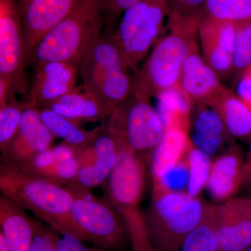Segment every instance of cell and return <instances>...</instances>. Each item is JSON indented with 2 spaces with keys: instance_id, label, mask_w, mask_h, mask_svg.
Wrapping results in <instances>:
<instances>
[{
  "instance_id": "1",
  "label": "cell",
  "mask_w": 251,
  "mask_h": 251,
  "mask_svg": "<svg viewBox=\"0 0 251 251\" xmlns=\"http://www.w3.org/2000/svg\"><path fill=\"white\" fill-rule=\"evenodd\" d=\"M170 33L160 38L140 69L133 73L132 94L150 99L177 88L185 59L197 45L200 17L171 14Z\"/></svg>"
},
{
  "instance_id": "2",
  "label": "cell",
  "mask_w": 251,
  "mask_h": 251,
  "mask_svg": "<svg viewBox=\"0 0 251 251\" xmlns=\"http://www.w3.org/2000/svg\"><path fill=\"white\" fill-rule=\"evenodd\" d=\"M0 191L57 233L75 236L70 217L74 194L69 186L1 163Z\"/></svg>"
},
{
  "instance_id": "3",
  "label": "cell",
  "mask_w": 251,
  "mask_h": 251,
  "mask_svg": "<svg viewBox=\"0 0 251 251\" xmlns=\"http://www.w3.org/2000/svg\"><path fill=\"white\" fill-rule=\"evenodd\" d=\"M104 9L102 0H77L70 14L40 41L29 64L64 62L80 67L91 48L101 36Z\"/></svg>"
},
{
  "instance_id": "4",
  "label": "cell",
  "mask_w": 251,
  "mask_h": 251,
  "mask_svg": "<svg viewBox=\"0 0 251 251\" xmlns=\"http://www.w3.org/2000/svg\"><path fill=\"white\" fill-rule=\"evenodd\" d=\"M204 208L198 197L153 179L151 204L143 213L153 251H179L185 237L201 222Z\"/></svg>"
},
{
  "instance_id": "5",
  "label": "cell",
  "mask_w": 251,
  "mask_h": 251,
  "mask_svg": "<svg viewBox=\"0 0 251 251\" xmlns=\"http://www.w3.org/2000/svg\"><path fill=\"white\" fill-rule=\"evenodd\" d=\"M79 69L86 90L112 108L121 105L132 94L130 69L113 31L100 36L86 54Z\"/></svg>"
},
{
  "instance_id": "6",
  "label": "cell",
  "mask_w": 251,
  "mask_h": 251,
  "mask_svg": "<svg viewBox=\"0 0 251 251\" xmlns=\"http://www.w3.org/2000/svg\"><path fill=\"white\" fill-rule=\"evenodd\" d=\"M68 186L74 194L70 217L75 236L99 249H121L129 240V232L115 206L105 197H97L90 189L77 183Z\"/></svg>"
},
{
  "instance_id": "7",
  "label": "cell",
  "mask_w": 251,
  "mask_h": 251,
  "mask_svg": "<svg viewBox=\"0 0 251 251\" xmlns=\"http://www.w3.org/2000/svg\"><path fill=\"white\" fill-rule=\"evenodd\" d=\"M105 127L120 151L140 156L155 150L165 133L161 117L150 99L133 94L113 110Z\"/></svg>"
},
{
  "instance_id": "8",
  "label": "cell",
  "mask_w": 251,
  "mask_h": 251,
  "mask_svg": "<svg viewBox=\"0 0 251 251\" xmlns=\"http://www.w3.org/2000/svg\"><path fill=\"white\" fill-rule=\"evenodd\" d=\"M168 14V0H141L122 14L113 34L125 62L133 73L159 40Z\"/></svg>"
},
{
  "instance_id": "9",
  "label": "cell",
  "mask_w": 251,
  "mask_h": 251,
  "mask_svg": "<svg viewBox=\"0 0 251 251\" xmlns=\"http://www.w3.org/2000/svg\"><path fill=\"white\" fill-rule=\"evenodd\" d=\"M28 64L22 16L18 0H0V80L7 86L10 97H27Z\"/></svg>"
},
{
  "instance_id": "10",
  "label": "cell",
  "mask_w": 251,
  "mask_h": 251,
  "mask_svg": "<svg viewBox=\"0 0 251 251\" xmlns=\"http://www.w3.org/2000/svg\"><path fill=\"white\" fill-rule=\"evenodd\" d=\"M55 137L41 120L40 110L29 104L23 110L18 133L3 152V163L22 168L39 153L52 148Z\"/></svg>"
},
{
  "instance_id": "11",
  "label": "cell",
  "mask_w": 251,
  "mask_h": 251,
  "mask_svg": "<svg viewBox=\"0 0 251 251\" xmlns=\"http://www.w3.org/2000/svg\"><path fill=\"white\" fill-rule=\"evenodd\" d=\"M33 68L34 77L26 99L31 106L46 108L76 88L79 68L74 64L53 61Z\"/></svg>"
},
{
  "instance_id": "12",
  "label": "cell",
  "mask_w": 251,
  "mask_h": 251,
  "mask_svg": "<svg viewBox=\"0 0 251 251\" xmlns=\"http://www.w3.org/2000/svg\"><path fill=\"white\" fill-rule=\"evenodd\" d=\"M219 251H243L251 246V196L232 198L215 206Z\"/></svg>"
},
{
  "instance_id": "13",
  "label": "cell",
  "mask_w": 251,
  "mask_h": 251,
  "mask_svg": "<svg viewBox=\"0 0 251 251\" xmlns=\"http://www.w3.org/2000/svg\"><path fill=\"white\" fill-rule=\"evenodd\" d=\"M198 36L205 62L219 78L228 77L232 73L236 25L208 17L202 12Z\"/></svg>"
},
{
  "instance_id": "14",
  "label": "cell",
  "mask_w": 251,
  "mask_h": 251,
  "mask_svg": "<svg viewBox=\"0 0 251 251\" xmlns=\"http://www.w3.org/2000/svg\"><path fill=\"white\" fill-rule=\"evenodd\" d=\"M77 1V0H31L21 14L28 63L37 44L52 28L70 14Z\"/></svg>"
},
{
  "instance_id": "15",
  "label": "cell",
  "mask_w": 251,
  "mask_h": 251,
  "mask_svg": "<svg viewBox=\"0 0 251 251\" xmlns=\"http://www.w3.org/2000/svg\"><path fill=\"white\" fill-rule=\"evenodd\" d=\"M219 75L200 54L198 45L185 59L177 88L191 103H209L224 88Z\"/></svg>"
},
{
  "instance_id": "16",
  "label": "cell",
  "mask_w": 251,
  "mask_h": 251,
  "mask_svg": "<svg viewBox=\"0 0 251 251\" xmlns=\"http://www.w3.org/2000/svg\"><path fill=\"white\" fill-rule=\"evenodd\" d=\"M0 236L10 251H29L34 236V219L3 194L0 196Z\"/></svg>"
},
{
  "instance_id": "17",
  "label": "cell",
  "mask_w": 251,
  "mask_h": 251,
  "mask_svg": "<svg viewBox=\"0 0 251 251\" xmlns=\"http://www.w3.org/2000/svg\"><path fill=\"white\" fill-rule=\"evenodd\" d=\"M94 158L90 164L81 166L75 181L89 189L102 186L108 179L120 158V150L115 139L105 128L92 145Z\"/></svg>"
},
{
  "instance_id": "18",
  "label": "cell",
  "mask_w": 251,
  "mask_h": 251,
  "mask_svg": "<svg viewBox=\"0 0 251 251\" xmlns=\"http://www.w3.org/2000/svg\"><path fill=\"white\" fill-rule=\"evenodd\" d=\"M50 104L46 108L81 125L108 118L115 109L100 101L83 85Z\"/></svg>"
},
{
  "instance_id": "19",
  "label": "cell",
  "mask_w": 251,
  "mask_h": 251,
  "mask_svg": "<svg viewBox=\"0 0 251 251\" xmlns=\"http://www.w3.org/2000/svg\"><path fill=\"white\" fill-rule=\"evenodd\" d=\"M191 105L196 109L193 120L190 122V140L194 148L211 156L224 144L227 129L218 112L209 104Z\"/></svg>"
},
{
  "instance_id": "20",
  "label": "cell",
  "mask_w": 251,
  "mask_h": 251,
  "mask_svg": "<svg viewBox=\"0 0 251 251\" xmlns=\"http://www.w3.org/2000/svg\"><path fill=\"white\" fill-rule=\"evenodd\" d=\"M244 159L237 153H229L212 163L206 188L217 201H226L243 186Z\"/></svg>"
},
{
  "instance_id": "21",
  "label": "cell",
  "mask_w": 251,
  "mask_h": 251,
  "mask_svg": "<svg viewBox=\"0 0 251 251\" xmlns=\"http://www.w3.org/2000/svg\"><path fill=\"white\" fill-rule=\"evenodd\" d=\"M193 145L187 132L178 128L165 130L161 143L155 149L152 161L153 179L163 180L188 156Z\"/></svg>"
},
{
  "instance_id": "22",
  "label": "cell",
  "mask_w": 251,
  "mask_h": 251,
  "mask_svg": "<svg viewBox=\"0 0 251 251\" xmlns=\"http://www.w3.org/2000/svg\"><path fill=\"white\" fill-rule=\"evenodd\" d=\"M227 133L237 138L251 135V110L232 91L224 87L211 103Z\"/></svg>"
},
{
  "instance_id": "23",
  "label": "cell",
  "mask_w": 251,
  "mask_h": 251,
  "mask_svg": "<svg viewBox=\"0 0 251 251\" xmlns=\"http://www.w3.org/2000/svg\"><path fill=\"white\" fill-rule=\"evenodd\" d=\"M41 120L55 138L64 140V143L82 151L93 144L94 140L105 128L97 127L93 130H87L79 124L58 115L50 109L39 108Z\"/></svg>"
},
{
  "instance_id": "24",
  "label": "cell",
  "mask_w": 251,
  "mask_h": 251,
  "mask_svg": "<svg viewBox=\"0 0 251 251\" xmlns=\"http://www.w3.org/2000/svg\"><path fill=\"white\" fill-rule=\"evenodd\" d=\"M215 206L205 204L199 223L185 237L179 251H219Z\"/></svg>"
},
{
  "instance_id": "25",
  "label": "cell",
  "mask_w": 251,
  "mask_h": 251,
  "mask_svg": "<svg viewBox=\"0 0 251 251\" xmlns=\"http://www.w3.org/2000/svg\"><path fill=\"white\" fill-rule=\"evenodd\" d=\"M203 14L238 25L251 21V0H206Z\"/></svg>"
},
{
  "instance_id": "26",
  "label": "cell",
  "mask_w": 251,
  "mask_h": 251,
  "mask_svg": "<svg viewBox=\"0 0 251 251\" xmlns=\"http://www.w3.org/2000/svg\"><path fill=\"white\" fill-rule=\"evenodd\" d=\"M210 155L192 147L187 156V192L192 197H198L206 188L210 175L211 166Z\"/></svg>"
},
{
  "instance_id": "27",
  "label": "cell",
  "mask_w": 251,
  "mask_h": 251,
  "mask_svg": "<svg viewBox=\"0 0 251 251\" xmlns=\"http://www.w3.org/2000/svg\"><path fill=\"white\" fill-rule=\"evenodd\" d=\"M27 101L21 102L11 97L4 107L0 108V150L3 152L16 136L19 128L23 110Z\"/></svg>"
},
{
  "instance_id": "28",
  "label": "cell",
  "mask_w": 251,
  "mask_h": 251,
  "mask_svg": "<svg viewBox=\"0 0 251 251\" xmlns=\"http://www.w3.org/2000/svg\"><path fill=\"white\" fill-rule=\"evenodd\" d=\"M251 64V21L236 25L232 73L240 76Z\"/></svg>"
},
{
  "instance_id": "29",
  "label": "cell",
  "mask_w": 251,
  "mask_h": 251,
  "mask_svg": "<svg viewBox=\"0 0 251 251\" xmlns=\"http://www.w3.org/2000/svg\"><path fill=\"white\" fill-rule=\"evenodd\" d=\"M52 148L39 153L21 169L47 179H55V158ZM59 183V182H58Z\"/></svg>"
},
{
  "instance_id": "30",
  "label": "cell",
  "mask_w": 251,
  "mask_h": 251,
  "mask_svg": "<svg viewBox=\"0 0 251 251\" xmlns=\"http://www.w3.org/2000/svg\"><path fill=\"white\" fill-rule=\"evenodd\" d=\"M58 233L34 219V236L29 251H57Z\"/></svg>"
},
{
  "instance_id": "31",
  "label": "cell",
  "mask_w": 251,
  "mask_h": 251,
  "mask_svg": "<svg viewBox=\"0 0 251 251\" xmlns=\"http://www.w3.org/2000/svg\"><path fill=\"white\" fill-rule=\"evenodd\" d=\"M206 0H168L169 14L185 17H201Z\"/></svg>"
},
{
  "instance_id": "32",
  "label": "cell",
  "mask_w": 251,
  "mask_h": 251,
  "mask_svg": "<svg viewBox=\"0 0 251 251\" xmlns=\"http://www.w3.org/2000/svg\"><path fill=\"white\" fill-rule=\"evenodd\" d=\"M57 251H100L99 247H89L84 241L73 234H65L58 238Z\"/></svg>"
},
{
  "instance_id": "33",
  "label": "cell",
  "mask_w": 251,
  "mask_h": 251,
  "mask_svg": "<svg viewBox=\"0 0 251 251\" xmlns=\"http://www.w3.org/2000/svg\"><path fill=\"white\" fill-rule=\"evenodd\" d=\"M239 77L235 93L251 110V64Z\"/></svg>"
},
{
  "instance_id": "34",
  "label": "cell",
  "mask_w": 251,
  "mask_h": 251,
  "mask_svg": "<svg viewBox=\"0 0 251 251\" xmlns=\"http://www.w3.org/2000/svg\"><path fill=\"white\" fill-rule=\"evenodd\" d=\"M141 0H102L104 12L113 18H118L127 9Z\"/></svg>"
},
{
  "instance_id": "35",
  "label": "cell",
  "mask_w": 251,
  "mask_h": 251,
  "mask_svg": "<svg viewBox=\"0 0 251 251\" xmlns=\"http://www.w3.org/2000/svg\"><path fill=\"white\" fill-rule=\"evenodd\" d=\"M251 185V143L250 149L246 159H244L243 169V186Z\"/></svg>"
},
{
  "instance_id": "36",
  "label": "cell",
  "mask_w": 251,
  "mask_h": 251,
  "mask_svg": "<svg viewBox=\"0 0 251 251\" xmlns=\"http://www.w3.org/2000/svg\"><path fill=\"white\" fill-rule=\"evenodd\" d=\"M30 1L31 0H18V6H19L21 14H22L23 11L27 7L28 4H29Z\"/></svg>"
},
{
  "instance_id": "37",
  "label": "cell",
  "mask_w": 251,
  "mask_h": 251,
  "mask_svg": "<svg viewBox=\"0 0 251 251\" xmlns=\"http://www.w3.org/2000/svg\"><path fill=\"white\" fill-rule=\"evenodd\" d=\"M0 251H10L9 248L4 242V239L0 236Z\"/></svg>"
},
{
  "instance_id": "38",
  "label": "cell",
  "mask_w": 251,
  "mask_h": 251,
  "mask_svg": "<svg viewBox=\"0 0 251 251\" xmlns=\"http://www.w3.org/2000/svg\"><path fill=\"white\" fill-rule=\"evenodd\" d=\"M243 251H251V247L247 248V249H246L245 250H244Z\"/></svg>"
},
{
  "instance_id": "39",
  "label": "cell",
  "mask_w": 251,
  "mask_h": 251,
  "mask_svg": "<svg viewBox=\"0 0 251 251\" xmlns=\"http://www.w3.org/2000/svg\"></svg>"
}]
</instances>
